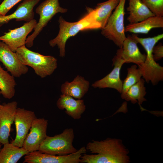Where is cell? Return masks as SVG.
Here are the masks:
<instances>
[{"mask_svg":"<svg viewBox=\"0 0 163 163\" xmlns=\"http://www.w3.org/2000/svg\"><path fill=\"white\" fill-rule=\"evenodd\" d=\"M145 81L141 78L136 83L132 86L126 92L123 99L126 101H130L133 104L138 103L142 110H145L141 104L146 99L144 97L146 94L145 86Z\"/></svg>","mask_w":163,"mask_h":163,"instance_id":"603a6c76","label":"cell"},{"mask_svg":"<svg viewBox=\"0 0 163 163\" xmlns=\"http://www.w3.org/2000/svg\"><path fill=\"white\" fill-rule=\"evenodd\" d=\"M18 103L12 101L4 103L0 108V142L4 144L9 142L12 124L14 122Z\"/></svg>","mask_w":163,"mask_h":163,"instance_id":"5bb4252c","label":"cell"},{"mask_svg":"<svg viewBox=\"0 0 163 163\" xmlns=\"http://www.w3.org/2000/svg\"><path fill=\"white\" fill-rule=\"evenodd\" d=\"M137 43L129 35H128L124 41L121 48V55L125 63H133L139 66L145 61L146 55L140 52Z\"/></svg>","mask_w":163,"mask_h":163,"instance_id":"2e32d148","label":"cell"},{"mask_svg":"<svg viewBox=\"0 0 163 163\" xmlns=\"http://www.w3.org/2000/svg\"><path fill=\"white\" fill-rule=\"evenodd\" d=\"M23 0H3L0 5V15H5L15 5Z\"/></svg>","mask_w":163,"mask_h":163,"instance_id":"4316f807","label":"cell"},{"mask_svg":"<svg viewBox=\"0 0 163 163\" xmlns=\"http://www.w3.org/2000/svg\"><path fill=\"white\" fill-rule=\"evenodd\" d=\"M58 107L65 109V113L74 119H79L86 109L83 100H76L69 95L62 94L56 102Z\"/></svg>","mask_w":163,"mask_h":163,"instance_id":"e0dca14e","label":"cell"},{"mask_svg":"<svg viewBox=\"0 0 163 163\" xmlns=\"http://www.w3.org/2000/svg\"><path fill=\"white\" fill-rule=\"evenodd\" d=\"M16 53L23 64L32 68L41 78L52 74L57 67V60L55 57L32 51L25 45L18 48Z\"/></svg>","mask_w":163,"mask_h":163,"instance_id":"277c9868","label":"cell"},{"mask_svg":"<svg viewBox=\"0 0 163 163\" xmlns=\"http://www.w3.org/2000/svg\"><path fill=\"white\" fill-rule=\"evenodd\" d=\"M74 138L73 129H66L62 133L53 136H47L38 150L43 153L59 155L75 152L78 150L73 145Z\"/></svg>","mask_w":163,"mask_h":163,"instance_id":"5b68a950","label":"cell"},{"mask_svg":"<svg viewBox=\"0 0 163 163\" xmlns=\"http://www.w3.org/2000/svg\"><path fill=\"white\" fill-rule=\"evenodd\" d=\"M16 85L14 77L0 66V90L3 96L7 99L14 97Z\"/></svg>","mask_w":163,"mask_h":163,"instance_id":"cb8c5ba5","label":"cell"},{"mask_svg":"<svg viewBox=\"0 0 163 163\" xmlns=\"http://www.w3.org/2000/svg\"><path fill=\"white\" fill-rule=\"evenodd\" d=\"M0 151V163H16L29 152L23 147L7 143Z\"/></svg>","mask_w":163,"mask_h":163,"instance_id":"7402d4cb","label":"cell"},{"mask_svg":"<svg viewBox=\"0 0 163 163\" xmlns=\"http://www.w3.org/2000/svg\"><path fill=\"white\" fill-rule=\"evenodd\" d=\"M37 21L33 19L26 22L21 27L9 30L7 32L0 36V40L4 43L14 52L21 46L25 45L28 35L34 29Z\"/></svg>","mask_w":163,"mask_h":163,"instance_id":"8fae6325","label":"cell"},{"mask_svg":"<svg viewBox=\"0 0 163 163\" xmlns=\"http://www.w3.org/2000/svg\"><path fill=\"white\" fill-rule=\"evenodd\" d=\"M120 0H108L98 3L93 12L96 23L101 29L106 24L113 10L119 4Z\"/></svg>","mask_w":163,"mask_h":163,"instance_id":"ffe728a7","label":"cell"},{"mask_svg":"<svg viewBox=\"0 0 163 163\" xmlns=\"http://www.w3.org/2000/svg\"><path fill=\"white\" fill-rule=\"evenodd\" d=\"M0 62L14 77H19L28 72L27 66L21 62L16 53L11 50L1 40Z\"/></svg>","mask_w":163,"mask_h":163,"instance_id":"4fadbf2b","label":"cell"},{"mask_svg":"<svg viewBox=\"0 0 163 163\" xmlns=\"http://www.w3.org/2000/svg\"><path fill=\"white\" fill-rule=\"evenodd\" d=\"M126 1L120 0L105 26L101 29V34L112 41L120 48L122 47L123 42L126 37L124 22Z\"/></svg>","mask_w":163,"mask_h":163,"instance_id":"8992f818","label":"cell"},{"mask_svg":"<svg viewBox=\"0 0 163 163\" xmlns=\"http://www.w3.org/2000/svg\"><path fill=\"white\" fill-rule=\"evenodd\" d=\"M59 0H45L36 8V12L39 15V19L34 29V31L27 38L25 45L28 48L33 45L34 41L46 26L49 22L57 14L64 13L68 9L61 7Z\"/></svg>","mask_w":163,"mask_h":163,"instance_id":"52a82bcc","label":"cell"},{"mask_svg":"<svg viewBox=\"0 0 163 163\" xmlns=\"http://www.w3.org/2000/svg\"><path fill=\"white\" fill-rule=\"evenodd\" d=\"M121 51V48H120L112 59L114 68L112 71L103 78L94 82L92 87L99 88H112L121 93L123 82L120 78V72L122 66L125 63L122 58Z\"/></svg>","mask_w":163,"mask_h":163,"instance_id":"30bf717a","label":"cell"},{"mask_svg":"<svg viewBox=\"0 0 163 163\" xmlns=\"http://www.w3.org/2000/svg\"><path fill=\"white\" fill-rule=\"evenodd\" d=\"M157 16H163V0H140Z\"/></svg>","mask_w":163,"mask_h":163,"instance_id":"484cf974","label":"cell"},{"mask_svg":"<svg viewBox=\"0 0 163 163\" xmlns=\"http://www.w3.org/2000/svg\"><path fill=\"white\" fill-rule=\"evenodd\" d=\"M1 143L0 142V151L1 149V146H2V145H1Z\"/></svg>","mask_w":163,"mask_h":163,"instance_id":"f546056e","label":"cell"},{"mask_svg":"<svg viewBox=\"0 0 163 163\" xmlns=\"http://www.w3.org/2000/svg\"><path fill=\"white\" fill-rule=\"evenodd\" d=\"M37 118L34 112L24 108H17L14 123L16 129L15 139L11 142L19 147H22L34 120Z\"/></svg>","mask_w":163,"mask_h":163,"instance_id":"9c48e42d","label":"cell"},{"mask_svg":"<svg viewBox=\"0 0 163 163\" xmlns=\"http://www.w3.org/2000/svg\"><path fill=\"white\" fill-rule=\"evenodd\" d=\"M88 142L86 149L97 155L84 154L81 157L80 163H129V151L121 140L108 138L101 141L92 140Z\"/></svg>","mask_w":163,"mask_h":163,"instance_id":"6da1fadb","label":"cell"},{"mask_svg":"<svg viewBox=\"0 0 163 163\" xmlns=\"http://www.w3.org/2000/svg\"><path fill=\"white\" fill-rule=\"evenodd\" d=\"M163 27V17L152 16L139 22L130 24L125 27V32L147 34L152 29Z\"/></svg>","mask_w":163,"mask_h":163,"instance_id":"44dd1931","label":"cell"},{"mask_svg":"<svg viewBox=\"0 0 163 163\" xmlns=\"http://www.w3.org/2000/svg\"><path fill=\"white\" fill-rule=\"evenodd\" d=\"M85 146L68 155L56 156L38 150L29 152L24 157V163H79L82 154L86 153Z\"/></svg>","mask_w":163,"mask_h":163,"instance_id":"ba28073f","label":"cell"},{"mask_svg":"<svg viewBox=\"0 0 163 163\" xmlns=\"http://www.w3.org/2000/svg\"><path fill=\"white\" fill-rule=\"evenodd\" d=\"M126 77L123 82L121 97L123 99L124 96L129 89L138 82L142 76V73L136 65H132L127 69Z\"/></svg>","mask_w":163,"mask_h":163,"instance_id":"d4e9b609","label":"cell"},{"mask_svg":"<svg viewBox=\"0 0 163 163\" xmlns=\"http://www.w3.org/2000/svg\"><path fill=\"white\" fill-rule=\"evenodd\" d=\"M132 36L142 46L147 53L145 62L138 66L143 78L147 83L151 82L153 85H157L163 80V67L154 59L152 51L156 43L163 38V34L146 38H140L135 34Z\"/></svg>","mask_w":163,"mask_h":163,"instance_id":"3957f363","label":"cell"},{"mask_svg":"<svg viewBox=\"0 0 163 163\" xmlns=\"http://www.w3.org/2000/svg\"><path fill=\"white\" fill-rule=\"evenodd\" d=\"M90 83L84 78L77 75L70 82H66L61 86L62 94L71 96L76 99L82 98L88 90Z\"/></svg>","mask_w":163,"mask_h":163,"instance_id":"ac0fdd59","label":"cell"},{"mask_svg":"<svg viewBox=\"0 0 163 163\" xmlns=\"http://www.w3.org/2000/svg\"><path fill=\"white\" fill-rule=\"evenodd\" d=\"M129 15L127 19L130 24L141 21L152 16H155L140 0H129L126 8Z\"/></svg>","mask_w":163,"mask_h":163,"instance_id":"d6986e66","label":"cell"},{"mask_svg":"<svg viewBox=\"0 0 163 163\" xmlns=\"http://www.w3.org/2000/svg\"><path fill=\"white\" fill-rule=\"evenodd\" d=\"M48 124V120L44 118H36L24 141L22 147L29 152L38 150L45 139Z\"/></svg>","mask_w":163,"mask_h":163,"instance_id":"7c38bea8","label":"cell"},{"mask_svg":"<svg viewBox=\"0 0 163 163\" xmlns=\"http://www.w3.org/2000/svg\"><path fill=\"white\" fill-rule=\"evenodd\" d=\"M153 56L155 61H158L163 57V46L161 43L154 46L153 48Z\"/></svg>","mask_w":163,"mask_h":163,"instance_id":"83f0119b","label":"cell"},{"mask_svg":"<svg viewBox=\"0 0 163 163\" xmlns=\"http://www.w3.org/2000/svg\"><path fill=\"white\" fill-rule=\"evenodd\" d=\"M40 0H23L13 13L7 15H0V27L13 19L26 22L31 21L34 16V8Z\"/></svg>","mask_w":163,"mask_h":163,"instance_id":"9a60e30c","label":"cell"},{"mask_svg":"<svg viewBox=\"0 0 163 163\" xmlns=\"http://www.w3.org/2000/svg\"><path fill=\"white\" fill-rule=\"evenodd\" d=\"M1 94V91L0 90V95ZM2 106V104H0V108Z\"/></svg>","mask_w":163,"mask_h":163,"instance_id":"f1b7e54d","label":"cell"},{"mask_svg":"<svg viewBox=\"0 0 163 163\" xmlns=\"http://www.w3.org/2000/svg\"><path fill=\"white\" fill-rule=\"evenodd\" d=\"M87 14L78 21L71 22L66 21L62 16L59 18V30L56 37L49 41L50 46H58L59 56L63 57L65 55V46L67 40L83 30L100 29L94 19L93 8L86 7Z\"/></svg>","mask_w":163,"mask_h":163,"instance_id":"7a4b0ae2","label":"cell"}]
</instances>
